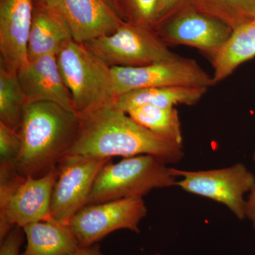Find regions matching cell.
Returning <instances> with one entry per match:
<instances>
[{
    "label": "cell",
    "mask_w": 255,
    "mask_h": 255,
    "mask_svg": "<svg viewBox=\"0 0 255 255\" xmlns=\"http://www.w3.org/2000/svg\"><path fill=\"white\" fill-rule=\"evenodd\" d=\"M21 149L19 132L0 122V162H16Z\"/></svg>",
    "instance_id": "obj_23"
},
{
    "label": "cell",
    "mask_w": 255,
    "mask_h": 255,
    "mask_svg": "<svg viewBox=\"0 0 255 255\" xmlns=\"http://www.w3.org/2000/svg\"><path fill=\"white\" fill-rule=\"evenodd\" d=\"M104 1H105L106 4L110 6L111 9L113 10L114 12L119 16L118 11H117V0H104Z\"/></svg>",
    "instance_id": "obj_28"
},
{
    "label": "cell",
    "mask_w": 255,
    "mask_h": 255,
    "mask_svg": "<svg viewBox=\"0 0 255 255\" xmlns=\"http://www.w3.org/2000/svg\"><path fill=\"white\" fill-rule=\"evenodd\" d=\"M27 99L22 90L17 70L0 66V122L18 131Z\"/></svg>",
    "instance_id": "obj_19"
},
{
    "label": "cell",
    "mask_w": 255,
    "mask_h": 255,
    "mask_svg": "<svg viewBox=\"0 0 255 255\" xmlns=\"http://www.w3.org/2000/svg\"><path fill=\"white\" fill-rule=\"evenodd\" d=\"M58 176V166L43 177H32L20 174L16 162H0V241L15 226L51 219Z\"/></svg>",
    "instance_id": "obj_3"
},
{
    "label": "cell",
    "mask_w": 255,
    "mask_h": 255,
    "mask_svg": "<svg viewBox=\"0 0 255 255\" xmlns=\"http://www.w3.org/2000/svg\"><path fill=\"white\" fill-rule=\"evenodd\" d=\"M174 168L152 155L125 157L104 166L96 179L87 205L143 197L155 189L177 186Z\"/></svg>",
    "instance_id": "obj_5"
},
{
    "label": "cell",
    "mask_w": 255,
    "mask_h": 255,
    "mask_svg": "<svg viewBox=\"0 0 255 255\" xmlns=\"http://www.w3.org/2000/svg\"><path fill=\"white\" fill-rule=\"evenodd\" d=\"M253 159L255 162V150L253 153ZM246 218H248L253 223V228L255 231V184L252 190L250 191V195L247 200Z\"/></svg>",
    "instance_id": "obj_26"
},
{
    "label": "cell",
    "mask_w": 255,
    "mask_h": 255,
    "mask_svg": "<svg viewBox=\"0 0 255 255\" xmlns=\"http://www.w3.org/2000/svg\"><path fill=\"white\" fill-rule=\"evenodd\" d=\"M189 4L221 20L233 30L255 19V0H189Z\"/></svg>",
    "instance_id": "obj_21"
},
{
    "label": "cell",
    "mask_w": 255,
    "mask_h": 255,
    "mask_svg": "<svg viewBox=\"0 0 255 255\" xmlns=\"http://www.w3.org/2000/svg\"><path fill=\"white\" fill-rule=\"evenodd\" d=\"M23 228L26 246L20 255H71L81 248L68 225L52 219Z\"/></svg>",
    "instance_id": "obj_16"
},
{
    "label": "cell",
    "mask_w": 255,
    "mask_h": 255,
    "mask_svg": "<svg viewBox=\"0 0 255 255\" xmlns=\"http://www.w3.org/2000/svg\"><path fill=\"white\" fill-rule=\"evenodd\" d=\"M34 0H0L1 63L18 70L27 65Z\"/></svg>",
    "instance_id": "obj_13"
},
{
    "label": "cell",
    "mask_w": 255,
    "mask_h": 255,
    "mask_svg": "<svg viewBox=\"0 0 255 255\" xmlns=\"http://www.w3.org/2000/svg\"><path fill=\"white\" fill-rule=\"evenodd\" d=\"M116 97L132 90L164 87H209L216 85L196 60L177 59L138 67H112ZM116 98V99H117Z\"/></svg>",
    "instance_id": "obj_7"
},
{
    "label": "cell",
    "mask_w": 255,
    "mask_h": 255,
    "mask_svg": "<svg viewBox=\"0 0 255 255\" xmlns=\"http://www.w3.org/2000/svg\"><path fill=\"white\" fill-rule=\"evenodd\" d=\"M79 117L78 137L67 155L112 159L149 155L167 164L184 157L182 145L137 124L119 110L115 101Z\"/></svg>",
    "instance_id": "obj_1"
},
{
    "label": "cell",
    "mask_w": 255,
    "mask_h": 255,
    "mask_svg": "<svg viewBox=\"0 0 255 255\" xmlns=\"http://www.w3.org/2000/svg\"><path fill=\"white\" fill-rule=\"evenodd\" d=\"M80 123L78 115L58 104L28 103L18 130L21 149L16 166L19 173L41 177L57 167L76 140Z\"/></svg>",
    "instance_id": "obj_2"
},
{
    "label": "cell",
    "mask_w": 255,
    "mask_h": 255,
    "mask_svg": "<svg viewBox=\"0 0 255 255\" xmlns=\"http://www.w3.org/2000/svg\"><path fill=\"white\" fill-rule=\"evenodd\" d=\"M127 114L147 130L182 145L180 119L174 107L140 105L130 109Z\"/></svg>",
    "instance_id": "obj_20"
},
{
    "label": "cell",
    "mask_w": 255,
    "mask_h": 255,
    "mask_svg": "<svg viewBox=\"0 0 255 255\" xmlns=\"http://www.w3.org/2000/svg\"><path fill=\"white\" fill-rule=\"evenodd\" d=\"M160 255L159 254H155V255Z\"/></svg>",
    "instance_id": "obj_29"
},
{
    "label": "cell",
    "mask_w": 255,
    "mask_h": 255,
    "mask_svg": "<svg viewBox=\"0 0 255 255\" xmlns=\"http://www.w3.org/2000/svg\"><path fill=\"white\" fill-rule=\"evenodd\" d=\"M154 28L167 45L194 47L209 55L222 46L233 31L221 20L189 4Z\"/></svg>",
    "instance_id": "obj_11"
},
{
    "label": "cell",
    "mask_w": 255,
    "mask_h": 255,
    "mask_svg": "<svg viewBox=\"0 0 255 255\" xmlns=\"http://www.w3.org/2000/svg\"><path fill=\"white\" fill-rule=\"evenodd\" d=\"M112 67H138L177 59L152 26L123 21L117 31L84 43Z\"/></svg>",
    "instance_id": "obj_6"
},
{
    "label": "cell",
    "mask_w": 255,
    "mask_h": 255,
    "mask_svg": "<svg viewBox=\"0 0 255 255\" xmlns=\"http://www.w3.org/2000/svg\"><path fill=\"white\" fill-rule=\"evenodd\" d=\"M71 255H104L101 253L99 245H92L91 246L80 248Z\"/></svg>",
    "instance_id": "obj_27"
},
{
    "label": "cell",
    "mask_w": 255,
    "mask_h": 255,
    "mask_svg": "<svg viewBox=\"0 0 255 255\" xmlns=\"http://www.w3.org/2000/svg\"><path fill=\"white\" fill-rule=\"evenodd\" d=\"M117 7L119 17L126 22L155 26L157 0H117Z\"/></svg>",
    "instance_id": "obj_22"
},
{
    "label": "cell",
    "mask_w": 255,
    "mask_h": 255,
    "mask_svg": "<svg viewBox=\"0 0 255 255\" xmlns=\"http://www.w3.org/2000/svg\"><path fill=\"white\" fill-rule=\"evenodd\" d=\"M209 89L196 87H164L132 90L119 96L115 100L117 107L125 113L137 106L152 105L174 107L176 105H196Z\"/></svg>",
    "instance_id": "obj_18"
},
{
    "label": "cell",
    "mask_w": 255,
    "mask_h": 255,
    "mask_svg": "<svg viewBox=\"0 0 255 255\" xmlns=\"http://www.w3.org/2000/svg\"><path fill=\"white\" fill-rule=\"evenodd\" d=\"M68 23L73 40L85 43L111 34L123 22L104 0H44Z\"/></svg>",
    "instance_id": "obj_12"
},
{
    "label": "cell",
    "mask_w": 255,
    "mask_h": 255,
    "mask_svg": "<svg viewBox=\"0 0 255 255\" xmlns=\"http://www.w3.org/2000/svg\"><path fill=\"white\" fill-rule=\"evenodd\" d=\"M28 103L50 102L74 112L72 96L64 82L56 55H43L28 60L18 70Z\"/></svg>",
    "instance_id": "obj_14"
},
{
    "label": "cell",
    "mask_w": 255,
    "mask_h": 255,
    "mask_svg": "<svg viewBox=\"0 0 255 255\" xmlns=\"http://www.w3.org/2000/svg\"></svg>",
    "instance_id": "obj_30"
},
{
    "label": "cell",
    "mask_w": 255,
    "mask_h": 255,
    "mask_svg": "<svg viewBox=\"0 0 255 255\" xmlns=\"http://www.w3.org/2000/svg\"><path fill=\"white\" fill-rule=\"evenodd\" d=\"M189 5V0H157V19L155 26Z\"/></svg>",
    "instance_id": "obj_25"
},
{
    "label": "cell",
    "mask_w": 255,
    "mask_h": 255,
    "mask_svg": "<svg viewBox=\"0 0 255 255\" xmlns=\"http://www.w3.org/2000/svg\"><path fill=\"white\" fill-rule=\"evenodd\" d=\"M111 160V158L66 155L60 161L50 204V217L53 221L67 225L87 205L97 176Z\"/></svg>",
    "instance_id": "obj_10"
},
{
    "label": "cell",
    "mask_w": 255,
    "mask_h": 255,
    "mask_svg": "<svg viewBox=\"0 0 255 255\" xmlns=\"http://www.w3.org/2000/svg\"><path fill=\"white\" fill-rule=\"evenodd\" d=\"M56 55L77 115L98 110L116 100L112 68L84 43L71 40Z\"/></svg>",
    "instance_id": "obj_4"
},
{
    "label": "cell",
    "mask_w": 255,
    "mask_h": 255,
    "mask_svg": "<svg viewBox=\"0 0 255 255\" xmlns=\"http://www.w3.org/2000/svg\"><path fill=\"white\" fill-rule=\"evenodd\" d=\"M142 197L129 198L85 206L68 224L81 248L91 246L117 230L139 233L147 215Z\"/></svg>",
    "instance_id": "obj_8"
},
{
    "label": "cell",
    "mask_w": 255,
    "mask_h": 255,
    "mask_svg": "<svg viewBox=\"0 0 255 255\" xmlns=\"http://www.w3.org/2000/svg\"><path fill=\"white\" fill-rule=\"evenodd\" d=\"M73 39L65 18L44 0H34L28 43V60L43 55H57Z\"/></svg>",
    "instance_id": "obj_15"
},
{
    "label": "cell",
    "mask_w": 255,
    "mask_h": 255,
    "mask_svg": "<svg viewBox=\"0 0 255 255\" xmlns=\"http://www.w3.org/2000/svg\"><path fill=\"white\" fill-rule=\"evenodd\" d=\"M210 56L216 85L232 75L242 64L255 58V18L233 30L226 41Z\"/></svg>",
    "instance_id": "obj_17"
},
{
    "label": "cell",
    "mask_w": 255,
    "mask_h": 255,
    "mask_svg": "<svg viewBox=\"0 0 255 255\" xmlns=\"http://www.w3.org/2000/svg\"><path fill=\"white\" fill-rule=\"evenodd\" d=\"M174 172L177 177H182L177 186L183 190L221 203L238 219H246L245 195L254 187L255 177L244 164L202 171L174 168Z\"/></svg>",
    "instance_id": "obj_9"
},
{
    "label": "cell",
    "mask_w": 255,
    "mask_h": 255,
    "mask_svg": "<svg viewBox=\"0 0 255 255\" xmlns=\"http://www.w3.org/2000/svg\"><path fill=\"white\" fill-rule=\"evenodd\" d=\"M23 228L15 226L1 241L0 255H20V249L24 241Z\"/></svg>",
    "instance_id": "obj_24"
}]
</instances>
